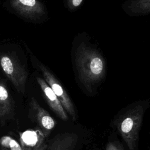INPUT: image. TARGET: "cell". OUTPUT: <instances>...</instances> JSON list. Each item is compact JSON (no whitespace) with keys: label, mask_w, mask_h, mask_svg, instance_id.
<instances>
[{"label":"cell","mask_w":150,"mask_h":150,"mask_svg":"<svg viewBox=\"0 0 150 150\" xmlns=\"http://www.w3.org/2000/svg\"><path fill=\"white\" fill-rule=\"evenodd\" d=\"M145 108L137 105L128 110L117 121L116 127L129 150H136Z\"/></svg>","instance_id":"obj_2"},{"label":"cell","mask_w":150,"mask_h":150,"mask_svg":"<svg viewBox=\"0 0 150 150\" xmlns=\"http://www.w3.org/2000/svg\"><path fill=\"white\" fill-rule=\"evenodd\" d=\"M0 148L1 150H22L20 143L8 135L0 138Z\"/></svg>","instance_id":"obj_12"},{"label":"cell","mask_w":150,"mask_h":150,"mask_svg":"<svg viewBox=\"0 0 150 150\" xmlns=\"http://www.w3.org/2000/svg\"><path fill=\"white\" fill-rule=\"evenodd\" d=\"M1 67L18 92L25 94L28 72L11 56L3 54L0 56Z\"/></svg>","instance_id":"obj_3"},{"label":"cell","mask_w":150,"mask_h":150,"mask_svg":"<svg viewBox=\"0 0 150 150\" xmlns=\"http://www.w3.org/2000/svg\"><path fill=\"white\" fill-rule=\"evenodd\" d=\"M37 82L42 91L43 96L50 108L62 120L67 121L69 119L68 114L65 111L59 100L54 93L50 87L43 79L39 77L36 78Z\"/></svg>","instance_id":"obj_8"},{"label":"cell","mask_w":150,"mask_h":150,"mask_svg":"<svg viewBox=\"0 0 150 150\" xmlns=\"http://www.w3.org/2000/svg\"><path fill=\"white\" fill-rule=\"evenodd\" d=\"M39 68L43 74L44 80L56 94L66 113L69 115L73 121H76L77 120L76 109L73 103L66 90L46 67L40 64Z\"/></svg>","instance_id":"obj_4"},{"label":"cell","mask_w":150,"mask_h":150,"mask_svg":"<svg viewBox=\"0 0 150 150\" xmlns=\"http://www.w3.org/2000/svg\"><path fill=\"white\" fill-rule=\"evenodd\" d=\"M128 9L134 15H145L150 13V0H133L130 2Z\"/></svg>","instance_id":"obj_11"},{"label":"cell","mask_w":150,"mask_h":150,"mask_svg":"<svg viewBox=\"0 0 150 150\" xmlns=\"http://www.w3.org/2000/svg\"><path fill=\"white\" fill-rule=\"evenodd\" d=\"M105 150H124V149L120 144L115 141H110L106 145Z\"/></svg>","instance_id":"obj_13"},{"label":"cell","mask_w":150,"mask_h":150,"mask_svg":"<svg viewBox=\"0 0 150 150\" xmlns=\"http://www.w3.org/2000/svg\"><path fill=\"white\" fill-rule=\"evenodd\" d=\"M76 65L79 79L84 87L90 90L104 76L105 64L100 53L96 49L80 46L76 53Z\"/></svg>","instance_id":"obj_1"},{"label":"cell","mask_w":150,"mask_h":150,"mask_svg":"<svg viewBox=\"0 0 150 150\" xmlns=\"http://www.w3.org/2000/svg\"><path fill=\"white\" fill-rule=\"evenodd\" d=\"M12 8L19 15L30 19H37L45 13L42 4L38 0H11Z\"/></svg>","instance_id":"obj_7"},{"label":"cell","mask_w":150,"mask_h":150,"mask_svg":"<svg viewBox=\"0 0 150 150\" xmlns=\"http://www.w3.org/2000/svg\"><path fill=\"white\" fill-rule=\"evenodd\" d=\"M19 134L22 150H46L47 138L38 128L28 129Z\"/></svg>","instance_id":"obj_6"},{"label":"cell","mask_w":150,"mask_h":150,"mask_svg":"<svg viewBox=\"0 0 150 150\" xmlns=\"http://www.w3.org/2000/svg\"><path fill=\"white\" fill-rule=\"evenodd\" d=\"M77 141L78 135L75 133H60L47 141L46 150H73Z\"/></svg>","instance_id":"obj_9"},{"label":"cell","mask_w":150,"mask_h":150,"mask_svg":"<svg viewBox=\"0 0 150 150\" xmlns=\"http://www.w3.org/2000/svg\"><path fill=\"white\" fill-rule=\"evenodd\" d=\"M28 117L35 122L39 129L47 138L56 125L55 120L34 97H31L29 103Z\"/></svg>","instance_id":"obj_5"},{"label":"cell","mask_w":150,"mask_h":150,"mask_svg":"<svg viewBox=\"0 0 150 150\" xmlns=\"http://www.w3.org/2000/svg\"><path fill=\"white\" fill-rule=\"evenodd\" d=\"M14 109V102L12 97L4 83L0 81V122L2 125L12 118Z\"/></svg>","instance_id":"obj_10"},{"label":"cell","mask_w":150,"mask_h":150,"mask_svg":"<svg viewBox=\"0 0 150 150\" xmlns=\"http://www.w3.org/2000/svg\"><path fill=\"white\" fill-rule=\"evenodd\" d=\"M83 0H69L70 6L74 8L78 7L81 4Z\"/></svg>","instance_id":"obj_14"}]
</instances>
